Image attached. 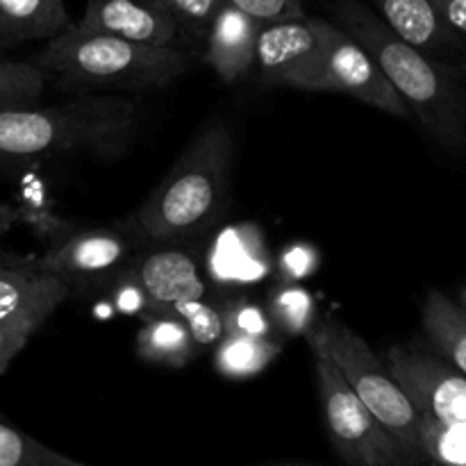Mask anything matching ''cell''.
I'll return each mask as SVG.
<instances>
[{
    "mask_svg": "<svg viewBox=\"0 0 466 466\" xmlns=\"http://www.w3.org/2000/svg\"><path fill=\"white\" fill-rule=\"evenodd\" d=\"M305 339L309 349L323 350L332 360L350 390L399 441L410 464L423 462L426 458L419 446L421 414L399 385L385 360L373 353L367 339H362L353 328L332 314L317 319Z\"/></svg>",
    "mask_w": 466,
    "mask_h": 466,
    "instance_id": "5b68a950",
    "label": "cell"
},
{
    "mask_svg": "<svg viewBox=\"0 0 466 466\" xmlns=\"http://www.w3.org/2000/svg\"><path fill=\"white\" fill-rule=\"evenodd\" d=\"M226 3L248 14L259 25L305 16V7L300 0H226Z\"/></svg>",
    "mask_w": 466,
    "mask_h": 466,
    "instance_id": "f1b7e54d",
    "label": "cell"
},
{
    "mask_svg": "<svg viewBox=\"0 0 466 466\" xmlns=\"http://www.w3.org/2000/svg\"><path fill=\"white\" fill-rule=\"evenodd\" d=\"M0 466H85L0 417Z\"/></svg>",
    "mask_w": 466,
    "mask_h": 466,
    "instance_id": "7402d4cb",
    "label": "cell"
},
{
    "mask_svg": "<svg viewBox=\"0 0 466 466\" xmlns=\"http://www.w3.org/2000/svg\"><path fill=\"white\" fill-rule=\"evenodd\" d=\"M232 155L228 123H208L132 217L146 239L167 244L208 228L228 196Z\"/></svg>",
    "mask_w": 466,
    "mask_h": 466,
    "instance_id": "277c9868",
    "label": "cell"
},
{
    "mask_svg": "<svg viewBox=\"0 0 466 466\" xmlns=\"http://www.w3.org/2000/svg\"><path fill=\"white\" fill-rule=\"evenodd\" d=\"M332 18L376 57L423 130L441 148L466 155V68L405 44L360 0H337Z\"/></svg>",
    "mask_w": 466,
    "mask_h": 466,
    "instance_id": "7a4b0ae2",
    "label": "cell"
},
{
    "mask_svg": "<svg viewBox=\"0 0 466 466\" xmlns=\"http://www.w3.org/2000/svg\"><path fill=\"white\" fill-rule=\"evenodd\" d=\"M164 3L171 9L173 16L177 18L180 30L187 27L191 35L205 39L214 16H217L226 0H164Z\"/></svg>",
    "mask_w": 466,
    "mask_h": 466,
    "instance_id": "4316f807",
    "label": "cell"
},
{
    "mask_svg": "<svg viewBox=\"0 0 466 466\" xmlns=\"http://www.w3.org/2000/svg\"><path fill=\"white\" fill-rule=\"evenodd\" d=\"M419 446L423 458L432 462L466 466V426H451L421 417Z\"/></svg>",
    "mask_w": 466,
    "mask_h": 466,
    "instance_id": "603a6c76",
    "label": "cell"
},
{
    "mask_svg": "<svg viewBox=\"0 0 466 466\" xmlns=\"http://www.w3.org/2000/svg\"><path fill=\"white\" fill-rule=\"evenodd\" d=\"M14 223H16V208L0 203V239L12 230Z\"/></svg>",
    "mask_w": 466,
    "mask_h": 466,
    "instance_id": "d6a6232c",
    "label": "cell"
},
{
    "mask_svg": "<svg viewBox=\"0 0 466 466\" xmlns=\"http://www.w3.org/2000/svg\"><path fill=\"white\" fill-rule=\"evenodd\" d=\"M46 82L73 96L141 94L168 86L189 68L180 46H148L76 23L48 39L35 57Z\"/></svg>",
    "mask_w": 466,
    "mask_h": 466,
    "instance_id": "3957f363",
    "label": "cell"
},
{
    "mask_svg": "<svg viewBox=\"0 0 466 466\" xmlns=\"http://www.w3.org/2000/svg\"><path fill=\"white\" fill-rule=\"evenodd\" d=\"M137 239L116 228H89L53 241L35 264L41 271L55 273L68 287H91L112 282L118 271L135 259Z\"/></svg>",
    "mask_w": 466,
    "mask_h": 466,
    "instance_id": "30bf717a",
    "label": "cell"
},
{
    "mask_svg": "<svg viewBox=\"0 0 466 466\" xmlns=\"http://www.w3.org/2000/svg\"><path fill=\"white\" fill-rule=\"evenodd\" d=\"M130 267L135 268L146 296H148L150 312L171 309L182 300L203 299L205 282L200 278L198 262L194 255L180 248H155L132 259Z\"/></svg>",
    "mask_w": 466,
    "mask_h": 466,
    "instance_id": "5bb4252c",
    "label": "cell"
},
{
    "mask_svg": "<svg viewBox=\"0 0 466 466\" xmlns=\"http://www.w3.org/2000/svg\"><path fill=\"white\" fill-rule=\"evenodd\" d=\"M44 71L35 62L0 59V107L36 103L46 91Z\"/></svg>",
    "mask_w": 466,
    "mask_h": 466,
    "instance_id": "cb8c5ba5",
    "label": "cell"
},
{
    "mask_svg": "<svg viewBox=\"0 0 466 466\" xmlns=\"http://www.w3.org/2000/svg\"><path fill=\"white\" fill-rule=\"evenodd\" d=\"M321 264V255L309 244H294L282 250L278 259V273L282 282H303Z\"/></svg>",
    "mask_w": 466,
    "mask_h": 466,
    "instance_id": "f546056e",
    "label": "cell"
},
{
    "mask_svg": "<svg viewBox=\"0 0 466 466\" xmlns=\"http://www.w3.org/2000/svg\"><path fill=\"white\" fill-rule=\"evenodd\" d=\"M196 350L198 344L173 309L144 314V326L137 332V355L144 362L182 369L194 360Z\"/></svg>",
    "mask_w": 466,
    "mask_h": 466,
    "instance_id": "ac0fdd59",
    "label": "cell"
},
{
    "mask_svg": "<svg viewBox=\"0 0 466 466\" xmlns=\"http://www.w3.org/2000/svg\"><path fill=\"white\" fill-rule=\"evenodd\" d=\"M259 23L223 3L205 35V64L226 85L239 82L255 66Z\"/></svg>",
    "mask_w": 466,
    "mask_h": 466,
    "instance_id": "9a60e30c",
    "label": "cell"
},
{
    "mask_svg": "<svg viewBox=\"0 0 466 466\" xmlns=\"http://www.w3.org/2000/svg\"><path fill=\"white\" fill-rule=\"evenodd\" d=\"M212 273L223 285H250L271 271L262 235L250 226L228 228L212 248Z\"/></svg>",
    "mask_w": 466,
    "mask_h": 466,
    "instance_id": "2e32d148",
    "label": "cell"
},
{
    "mask_svg": "<svg viewBox=\"0 0 466 466\" xmlns=\"http://www.w3.org/2000/svg\"><path fill=\"white\" fill-rule=\"evenodd\" d=\"M432 3L449 25L466 36V0H432Z\"/></svg>",
    "mask_w": 466,
    "mask_h": 466,
    "instance_id": "1f68e13d",
    "label": "cell"
},
{
    "mask_svg": "<svg viewBox=\"0 0 466 466\" xmlns=\"http://www.w3.org/2000/svg\"><path fill=\"white\" fill-rule=\"evenodd\" d=\"M71 296L59 276L41 271L35 259H0V323L35 335Z\"/></svg>",
    "mask_w": 466,
    "mask_h": 466,
    "instance_id": "8fae6325",
    "label": "cell"
},
{
    "mask_svg": "<svg viewBox=\"0 0 466 466\" xmlns=\"http://www.w3.org/2000/svg\"><path fill=\"white\" fill-rule=\"evenodd\" d=\"M267 312L278 332L303 337L317 323V305L312 294L299 282H278L268 296Z\"/></svg>",
    "mask_w": 466,
    "mask_h": 466,
    "instance_id": "44dd1931",
    "label": "cell"
},
{
    "mask_svg": "<svg viewBox=\"0 0 466 466\" xmlns=\"http://www.w3.org/2000/svg\"><path fill=\"white\" fill-rule=\"evenodd\" d=\"M0 48H3V46H0Z\"/></svg>",
    "mask_w": 466,
    "mask_h": 466,
    "instance_id": "e575fe53",
    "label": "cell"
},
{
    "mask_svg": "<svg viewBox=\"0 0 466 466\" xmlns=\"http://www.w3.org/2000/svg\"><path fill=\"white\" fill-rule=\"evenodd\" d=\"M282 353L278 339L223 335L214 349V369L228 380H250L267 371Z\"/></svg>",
    "mask_w": 466,
    "mask_h": 466,
    "instance_id": "ffe728a7",
    "label": "cell"
},
{
    "mask_svg": "<svg viewBox=\"0 0 466 466\" xmlns=\"http://www.w3.org/2000/svg\"><path fill=\"white\" fill-rule=\"evenodd\" d=\"M30 339H32V332L23 330V328L5 326V323H0V376L7 371L9 364H12L14 358L25 349V344Z\"/></svg>",
    "mask_w": 466,
    "mask_h": 466,
    "instance_id": "4dcf8cb0",
    "label": "cell"
},
{
    "mask_svg": "<svg viewBox=\"0 0 466 466\" xmlns=\"http://www.w3.org/2000/svg\"><path fill=\"white\" fill-rule=\"evenodd\" d=\"M139 100L121 94H80L55 105L0 107V162L57 155L118 159L141 123Z\"/></svg>",
    "mask_w": 466,
    "mask_h": 466,
    "instance_id": "6da1fadb",
    "label": "cell"
},
{
    "mask_svg": "<svg viewBox=\"0 0 466 466\" xmlns=\"http://www.w3.org/2000/svg\"><path fill=\"white\" fill-rule=\"evenodd\" d=\"M385 364L419 414L451 426H466V376L440 355L412 344L387 349Z\"/></svg>",
    "mask_w": 466,
    "mask_h": 466,
    "instance_id": "9c48e42d",
    "label": "cell"
},
{
    "mask_svg": "<svg viewBox=\"0 0 466 466\" xmlns=\"http://www.w3.org/2000/svg\"><path fill=\"white\" fill-rule=\"evenodd\" d=\"M76 25L148 46H177L180 39V23L164 0H89Z\"/></svg>",
    "mask_w": 466,
    "mask_h": 466,
    "instance_id": "7c38bea8",
    "label": "cell"
},
{
    "mask_svg": "<svg viewBox=\"0 0 466 466\" xmlns=\"http://www.w3.org/2000/svg\"><path fill=\"white\" fill-rule=\"evenodd\" d=\"M317 91L344 94L396 118H412L376 57L335 21L328 25Z\"/></svg>",
    "mask_w": 466,
    "mask_h": 466,
    "instance_id": "ba28073f",
    "label": "cell"
},
{
    "mask_svg": "<svg viewBox=\"0 0 466 466\" xmlns=\"http://www.w3.org/2000/svg\"><path fill=\"white\" fill-rule=\"evenodd\" d=\"M373 12L396 36L441 62L466 68V36L441 18L432 0H371Z\"/></svg>",
    "mask_w": 466,
    "mask_h": 466,
    "instance_id": "4fadbf2b",
    "label": "cell"
},
{
    "mask_svg": "<svg viewBox=\"0 0 466 466\" xmlns=\"http://www.w3.org/2000/svg\"><path fill=\"white\" fill-rule=\"evenodd\" d=\"M64 0H0V46L48 41L71 25Z\"/></svg>",
    "mask_w": 466,
    "mask_h": 466,
    "instance_id": "e0dca14e",
    "label": "cell"
},
{
    "mask_svg": "<svg viewBox=\"0 0 466 466\" xmlns=\"http://www.w3.org/2000/svg\"><path fill=\"white\" fill-rule=\"evenodd\" d=\"M460 305L466 308V285L462 287V291H460Z\"/></svg>",
    "mask_w": 466,
    "mask_h": 466,
    "instance_id": "836d02e7",
    "label": "cell"
},
{
    "mask_svg": "<svg viewBox=\"0 0 466 466\" xmlns=\"http://www.w3.org/2000/svg\"><path fill=\"white\" fill-rule=\"evenodd\" d=\"M112 305L116 312L121 314H148L150 303L148 296H146L144 287H141L139 278H137L135 268L127 264L123 271H118L116 276L112 278Z\"/></svg>",
    "mask_w": 466,
    "mask_h": 466,
    "instance_id": "83f0119b",
    "label": "cell"
},
{
    "mask_svg": "<svg viewBox=\"0 0 466 466\" xmlns=\"http://www.w3.org/2000/svg\"><path fill=\"white\" fill-rule=\"evenodd\" d=\"M330 21L317 16L289 18L259 27L255 66L268 86L317 91Z\"/></svg>",
    "mask_w": 466,
    "mask_h": 466,
    "instance_id": "52a82bcc",
    "label": "cell"
},
{
    "mask_svg": "<svg viewBox=\"0 0 466 466\" xmlns=\"http://www.w3.org/2000/svg\"><path fill=\"white\" fill-rule=\"evenodd\" d=\"M221 309L223 335L255 337V339H276V326L262 305L250 299L228 300Z\"/></svg>",
    "mask_w": 466,
    "mask_h": 466,
    "instance_id": "d4e9b609",
    "label": "cell"
},
{
    "mask_svg": "<svg viewBox=\"0 0 466 466\" xmlns=\"http://www.w3.org/2000/svg\"><path fill=\"white\" fill-rule=\"evenodd\" d=\"M317 385L328 435L341 460L358 466H403L408 455L350 390L339 369L323 350L312 349Z\"/></svg>",
    "mask_w": 466,
    "mask_h": 466,
    "instance_id": "8992f818",
    "label": "cell"
},
{
    "mask_svg": "<svg viewBox=\"0 0 466 466\" xmlns=\"http://www.w3.org/2000/svg\"><path fill=\"white\" fill-rule=\"evenodd\" d=\"M421 323L437 355L466 376V308L444 291L431 289L423 300Z\"/></svg>",
    "mask_w": 466,
    "mask_h": 466,
    "instance_id": "d6986e66",
    "label": "cell"
},
{
    "mask_svg": "<svg viewBox=\"0 0 466 466\" xmlns=\"http://www.w3.org/2000/svg\"><path fill=\"white\" fill-rule=\"evenodd\" d=\"M171 309L185 321L198 346H217V341L223 337L221 309L203 303V299L182 300V303L173 305Z\"/></svg>",
    "mask_w": 466,
    "mask_h": 466,
    "instance_id": "484cf974",
    "label": "cell"
}]
</instances>
